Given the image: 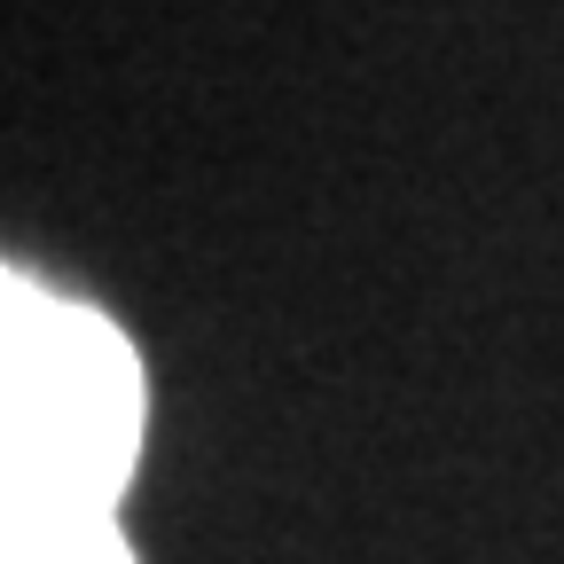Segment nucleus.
I'll use <instances>...</instances> for the list:
<instances>
[{
  "label": "nucleus",
  "instance_id": "2",
  "mask_svg": "<svg viewBox=\"0 0 564 564\" xmlns=\"http://www.w3.org/2000/svg\"><path fill=\"white\" fill-rule=\"evenodd\" d=\"M9 564H133L110 518H9Z\"/></svg>",
  "mask_w": 564,
  "mask_h": 564
},
{
  "label": "nucleus",
  "instance_id": "1",
  "mask_svg": "<svg viewBox=\"0 0 564 564\" xmlns=\"http://www.w3.org/2000/svg\"><path fill=\"white\" fill-rule=\"evenodd\" d=\"M141 440L126 337L9 274L0 299V486L9 518H110Z\"/></svg>",
  "mask_w": 564,
  "mask_h": 564
}]
</instances>
